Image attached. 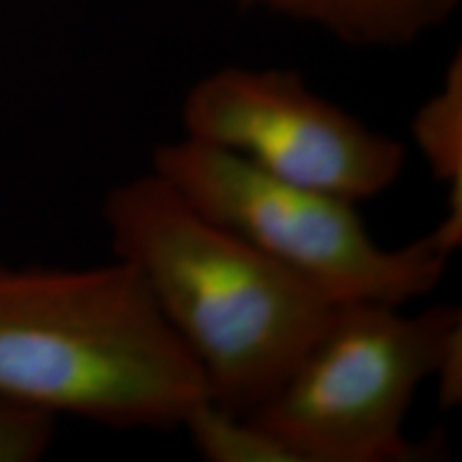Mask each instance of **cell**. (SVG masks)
I'll return each mask as SVG.
<instances>
[{"mask_svg": "<svg viewBox=\"0 0 462 462\" xmlns=\"http://www.w3.org/2000/svg\"><path fill=\"white\" fill-rule=\"evenodd\" d=\"M51 413L0 396V462L43 458L56 435Z\"/></svg>", "mask_w": 462, "mask_h": 462, "instance_id": "cell-9", "label": "cell"}, {"mask_svg": "<svg viewBox=\"0 0 462 462\" xmlns=\"http://www.w3.org/2000/svg\"><path fill=\"white\" fill-rule=\"evenodd\" d=\"M180 123L182 137L356 204L388 193L409 159L401 140L321 97L291 69H215L187 90Z\"/></svg>", "mask_w": 462, "mask_h": 462, "instance_id": "cell-5", "label": "cell"}, {"mask_svg": "<svg viewBox=\"0 0 462 462\" xmlns=\"http://www.w3.org/2000/svg\"><path fill=\"white\" fill-rule=\"evenodd\" d=\"M460 306L418 313L381 302L338 304L279 388L248 413L293 462H411L437 454L409 437L415 396L449 337Z\"/></svg>", "mask_w": 462, "mask_h": 462, "instance_id": "cell-3", "label": "cell"}, {"mask_svg": "<svg viewBox=\"0 0 462 462\" xmlns=\"http://www.w3.org/2000/svg\"><path fill=\"white\" fill-rule=\"evenodd\" d=\"M437 383V401L441 409H456L462 402V328L449 337L432 379Z\"/></svg>", "mask_w": 462, "mask_h": 462, "instance_id": "cell-10", "label": "cell"}, {"mask_svg": "<svg viewBox=\"0 0 462 462\" xmlns=\"http://www.w3.org/2000/svg\"><path fill=\"white\" fill-rule=\"evenodd\" d=\"M150 170L201 215L337 304L407 306L430 296L452 262L430 234L383 246L371 236L356 201L281 180L189 137L157 143Z\"/></svg>", "mask_w": 462, "mask_h": 462, "instance_id": "cell-4", "label": "cell"}, {"mask_svg": "<svg viewBox=\"0 0 462 462\" xmlns=\"http://www.w3.org/2000/svg\"><path fill=\"white\" fill-rule=\"evenodd\" d=\"M0 396L116 430H178L204 374L137 273L0 263Z\"/></svg>", "mask_w": 462, "mask_h": 462, "instance_id": "cell-2", "label": "cell"}, {"mask_svg": "<svg viewBox=\"0 0 462 462\" xmlns=\"http://www.w3.org/2000/svg\"><path fill=\"white\" fill-rule=\"evenodd\" d=\"M240 9L321 31L360 50L420 43L458 11L462 0H234Z\"/></svg>", "mask_w": 462, "mask_h": 462, "instance_id": "cell-6", "label": "cell"}, {"mask_svg": "<svg viewBox=\"0 0 462 462\" xmlns=\"http://www.w3.org/2000/svg\"><path fill=\"white\" fill-rule=\"evenodd\" d=\"M101 221L112 257L135 270L199 366L210 402L231 413L255 411L338 306L152 170L114 184Z\"/></svg>", "mask_w": 462, "mask_h": 462, "instance_id": "cell-1", "label": "cell"}, {"mask_svg": "<svg viewBox=\"0 0 462 462\" xmlns=\"http://www.w3.org/2000/svg\"><path fill=\"white\" fill-rule=\"evenodd\" d=\"M413 146L435 182L446 189V215L429 231L448 255L462 246V54L449 58L441 84L415 109Z\"/></svg>", "mask_w": 462, "mask_h": 462, "instance_id": "cell-7", "label": "cell"}, {"mask_svg": "<svg viewBox=\"0 0 462 462\" xmlns=\"http://www.w3.org/2000/svg\"><path fill=\"white\" fill-rule=\"evenodd\" d=\"M182 430L208 462H293L287 448L262 424L210 401L189 415Z\"/></svg>", "mask_w": 462, "mask_h": 462, "instance_id": "cell-8", "label": "cell"}]
</instances>
